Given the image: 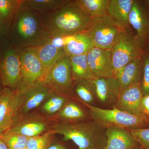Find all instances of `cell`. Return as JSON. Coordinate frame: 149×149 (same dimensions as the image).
Wrapping results in <instances>:
<instances>
[{
	"label": "cell",
	"instance_id": "obj_12",
	"mask_svg": "<svg viewBox=\"0 0 149 149\" xmlns=\"http://www.w3.org/2000/svg\"><path fill=\"white\" fill-rule=\"evenodd\" d=\"M87 58L89 66L95 77H113L111 50L94 47L87 54Z\"/></svg>",
	"mask_w": 149,
	"mask_h": 149
},
{
	"label": "cell",
	"instance_id": "obj_10",
	"mask_svg": "<svg viewBox=\"0 0 149 149\" xmlns=\"http://www.w3.org/2000/svg\"><path fill=\"white\" fill-rule=\"evenodd\" d=\"M19 55L22 73L19 88L24 89L42 81L46 69L37 55L28 48L22 49Z\"/></svg>",
	"mask_w": 149,
	"mask_h": 149
},
{
	"label": "cell",
	"instance_id": "obj_37",
	"mask_svg": "<svg viewBox=\"0 0 149 149\" xmlns=\"http://www.w3.org/2000/svg\"><path fill=\"white\" fill-rule=\"evenodd\" d=\"M145 1H146V3H147V4L149 7V0H145Z\"/></svg>",
	"mask_w": 149,
	"mask_h": 149
},
{
	"label": "cell",
	"instance_id": "obj_7",
	"mask_svg": "<svg viewBox=\"0 0 149 149\" xmlns=\"http://www.w3.org/2000/svg\"><path fill=\"white\" fill-rule=\"evenodd\" d=\"M121 29L107 14L92 18L86 32L92 38L94 47L111 49Z\"/></svg>",
	"mask_w": 149,
	"mask_h": 149
},
{
	"label": "cell",
	"instance_id": "obj_23",
	"mask_svg": "<svg viewBox=\"0 0 149 149\" xmlns=\"http://www.w3.org/2000/svg\"><path fill=\"white\" fill-rule=\"evenodd\" d=\"M91 80L73 81V91L74 95L84 103L95 106L94 104L97 100L95 88Z\"/></svg>",
	"mask_w": 149,
	"mask_h": 149
},
{
	"label": "cell",
	"instance_id": "obj_28",
	"mask_svg": "<svg viewBox=\"0 0 149 149\" xmlns=\"http://www.w3.org/2000/svg\"><path fill=\"white\" fill-rule=\"evenodd\" d=\"M55 134L51 129L39 136L28 138L26 148L28 149H47L54 143Z\"/></svg>",
	"mask_w": 149,
	"mask_h": 149
},
{
	"label": "cell",
	"instance_id": "obj_27",
	"mask_svg": "<svg viewBox=\"0 0 149 149\" xmlns=\"http://www.w3.org/2000/svg\"><path fill=\"white\" fill-rule=\"evenodd\" d=\"M70 0H27L24 2L32 10L43 15L65 5Z\"/></svg>",
	"mask_w": 149,
	"mask_h": 149
},
{
	"label": "cell",
	"instance_id": "obj_16",
	"mask_svg": "<svg viewBox=\"0 0 149 149\" xmlns=\"http://www.w3.org/2000/svg\"><path fill=\"white\" fill-rule=\"evenodd\" d=\"M142 57L130 62L115 73L113 77L117 80L120 92L130 86L142 82L143 73Z\"/></svg>",
	"mask_w": 149,
	"mask_h": 149
},
{
	"label": "cell",
	"instance_id": "obj_30",
	"mask_svg": "<svg viewBox=\"0 0 149 149\" xmlns=\"http://www.w3.org/2000/svg\"><path fill=\"white\" fill-rule=\"evenodd\" d=\"M9 149H19L26 148L28 138L26 136L6 131L1 136Z\"/></svg>",
	"mask_w": 149,
	"mask_h": 149
},
{
	"label": "cell",
	"instance_id": "obj_20",
	"mask_svg": "<svg viewBox=\"0 0 149 149\" xmlns=\"http://www.w3.org/2000/svg\"><path fill=\"white\" fill-rule=\"evenodd\" d=\"M94 47L92 38L86 31L68 35L64 46L65 54L68 57L85 54Z\"/></svg>",
	"mask_w": 149,
	"mask_h": 149
},
{
	"label": "cell",
	"instance_id": "obj_21",
	"mask_svg": "<svg viewBox=\"0 0 149 149\" xmlns=\"http://www.w3.org/2000/svg\"><path fill=\"white\" fill-rule=\"evenodd\" d=\"M28 48L37 55L46 70L58 59L65 55L64 49L58 47L50 38L42 45Z\"/></svg>",
	"mask_w": 149,
	"mask_h": 149
},
{
	"label": "cell",
	"instance_id": "obj_25",
	"mask_svg": "<svg viewBox=\"0 0 149 149\" xmlns=\"http://www.w3.org/2000/svg\"><path fill=\"white\" fill-rule=\"evenodd\" d=\"M57 118L63 122L83 121L86 118L85 111L74 102H68L57 114Z\"/></svg>",
	"mask_w": 149,
	"mask_h": 149
},
{
	"label": "cell",
	"instance_id": "obj_11",
	"mask_svg": "<svg viewBox=\"0 0 149 149\" xmlns=\"http://www.w3.org/2000/svg\"><path fill=\"white\" fill-rule=\"evenodd\" d=\"M0 73L3 85L6 88L16 90L21 87L22 73L19 54L13 49L6 52L0 64Z\"/></svg>",
	"mask_w": 149,
	"mask_h": 149
},
{
	"label": "cell",
	"instance_id": "obj_35",
	"mask_svg": "<svg viewBox=\"0 0 149 149\" xmlns=\"http://www.w3.org/2000/svg\"><path fill=\"white\" fill-rule=\"evenodd\" d=\"M0 149H9L5 142L1 138H0Z\"/></svg>",
	"mask_w": 149,
	"mask_h": 149
},
{
	"label": "cell",
	"instance_id": "obj_32",
	"mask_svg": "<svg viewBox=\"0 0 149 149\" xmlns=\"http://www.w3.org/2000/svg\"><path fill=\"white\" fill-rule=\"evenodd\" d=\"M143 73L141 82V90L143 96L149 95V52L145 53L142 57Z\"/></svg>",
	"mask_w": 149,
	"mask_h": 149
},
{
	"label": "cell",
	"instance_id": "obj_2",
	"mask_svg": "<svg viewBox=\"0 0 149 149\" xmlns=\"http://www.w3.org/2000/svg\"><path fill=\"white\" fill-rule=\"evenodd\" d=\"M52 130L63 136L64 141H72L78 149H103L105 145L106 129L95 120L62 122L55 124Z\"/></svg>",
	"mask_w": 149,
	"mask_h": 149
},
{
	"label": "cell",
	"instance_id": "obj_15",
	"mask_svg": "<svg viewBox=\"0 0 149 149\" xmlns=\"http://www.w3.org/2000/svg\"><path fill=\"white\" fill-rule=\"evenodd\" d=\"M91 80L97 101L104 104H115L121 92L114 77H96Z\"/></svg>",
	"mask_w": 149,
	"mask_h": 149
},
{
	"label": "cell",
	"instance_id": "obj_36",
	"mask_svg": "<svg viewBox=\"0 0 149 149\" xmlns=\"http://www.w3.org/2000/svg\"><path fill=\"white\" fill-rule=\"evenodd\" d=\"M144 149L143 148H142V147H141V146H140V145H139L138 146H137V147H136V148H135V149Z\"/></svg>",
	"mask_w": 149,
	"mask_h": 149
},
{
	"label": "cell",
	"instance_id": "obj_17",
	"mask_svg": "<svg viewBox=\"0 0 149 149\" xmlns=\"http://www.w3.org/2000/svg\"><path fill=\"white\" fill-rule=\"evenodd\" d=\"M103 149H134L139 145L126 128L109 127L106 128Z\"/></svg>",
	"mask_w": 149,
	"mask_h": 149
},
{
	"label": "cell",
	"instance_id": "obj_9",
	"mask_svg": "<svg viewBox=\"0 0 149 149\" xmlns=\"http://www.w3.org/2000/svg\"><path fill=\"white\" fill-rule=\"evenodd\" d=\"M129 22L144 53L149 52V7L145 0H134Z\"/></svg>",
	"mask_w": 149,
	"mask_h": 149
},
{
	"label": "cell",
	"instance_id": "obj_4",
	"mask_svg": "<svg viewBox=\"0 0 149 149\" xmlns=\"http://www.w3.org/2000/svg\"><path fill=\"white\" fill-rule=\"evenodd\" d=\"M85 104L90 109L94 120L105 129L111 126L128 129L149 127V119L146 116L134 115L115 107L105 109Z\"/></svg>",
	"mask_w": 149,
	"mask_h": 149
},
{
	"label": "cell",
	"instance_id": "obj_22",
	"mask_svg": "<svg viewBox=\"0 0 149 149\" xmlns=\"http://www.w3.org/2000/svg\"><path fill=\"white\" fill-rule=\"evenodd\" d=\"M69 58L73 81L91 80L96 77L88 65L87 54L72 56Z\"/></svg>",
	"mask_w": 149,
	"mask_h": 149
},
{
	"label": "cell",
	"instance_id": "obj_8",
	"mask_svg": "<svg viewBox=\"0 0 149 149\" xmlns=\"http://www.w3.org/2000/svg\"><path fill=\"white\" fill-rule=\"evenodd\" d=\"M22 90L6 88L0 94V136L11 128L17 119L22 102Z\"/></svg>",
	"mask_w": 149,
	"mask_h": 149
},
{
	"label": "cell",
	"instance_id": "obj_24",
	"mask_svg": "<svg viewBox=\"0 0 149 149\" xmlns=\"http://www.w3.org/2000/svg\"><path fill=\"white\" fill-rule=\"evenodd\" d=\"M75 2L91 18L107 14L109 0H75Z\"/></svg>",
	"mask_w": 149,
	"mask_h": 149
},
{
	"label": "cell",
	"instance_id": "obj_5",
	"mask_svg": "<svg viewBox=\"0 0 149 149\" xmlns=\"http://www.w3.org/2000/svg\"><path fill=\"white\" fill-rule=\"evenodd\" d=\"M111 50L114 74L130 62L142 57L145 53L130 27L120 29Z\"/></svg>",
	"mask_w": 149,
	"mask_h": 149
},
{
	"label": "cell",
	"instance_id": "obj_19",
	"mask_svg": "<svg viewBox=\"0 0 149 149\" xmlns=\"http://www.w3.org/2000/svg\"><path fill=\"white\" fill-rule=\"evenodd\" d=\"M134 0H109L107 15L120 29L130 27L129 14Z\"/></svg>",
	"mask_w": 149,
	"mask_h": 149
},
{
	"label": "cell",
	"instance_id": "obj_1",
	"mask_svg": "<svg viewBox=\"0 0 149 149\" xmlns=\"http://www.w3.org/2000/svg\"><path fill=\"white\" fill-rule=\"evenodd\" d=\"M42 16L51 36L72 35L85 32L92 20L75 1H70Z\"/></svg>",
	"mask_w": 149,
	"mask_h": 149
},
{
	"label": "cell",
	"instance_id": "obj_33",
	"mask_svg": "<svg viewBox=\"0 0 149 149\" xmlns=\"http://www.w3.org/2000/svg\"><path fill=\"white\" fill-rule=\"evenodd\" d=\"M141 107L143 114L147 116L149 119V95L143 97Z\"/></svg>",
	"mask_w": 149,
	"mask_h": 149
},
{
	"label": "cell",
	"instance_id": "obj_38",
	"mask_svg": "<svg viewBox=\"0 0 149 149\" xmlns=\"http://www.w3.org/2000/svg\"><path fill=\"white\" fill-rule=\"evenodd\" d=\"M27 149V148H21V149Z\"/></svg>",
	"mask_w": 149,
	"mask_h": 149
},
{
	"label": "cell",
	"instance_id": "obj_14",
	"mask_svg": "<svg viewBox=\"0 0 149 149\" xmlns=\"http://www.w3.org/2000/svg\"><path fill=\"white\" fill-rule=\"evenodd\" d=\"M21 89L22 90V102L19 111L25 114L45 102L52 91V89L43 81L35 83L24 89Z\"/></svg>",
	"mask_w": 149,
	"mask_h": 149
},
{
	"label": "cell",
	"instance_id": "obj_6",
	"mask_svg": "<svg viewBox=\"0 0 149 149\" xmlns=\"http://www.w3.org/2000/svg\"><path fill=\"white\" fill-rule=\"evenodd\" d=\"M52 90L70 97L74 95L73 80L68 57L63 56L46 70L43 78Z\"/></svg>",
	"mask_w": 149,
	"mask_h": 149
},
{
	"label": "cell",
	"instance_id": "obj_3",
	"mask_svg": "<svg viewBox=\"0 0 149 149\" xmlns=\"http://www.w3.org/2000/svg\"><path fill=\"white\" fill-rule=\"evenodd\" d=\"M15 31L22 49L42 45L51 37L43 16L23 1L16 18Z\"/></svg>",
	"mask_w": 149,
	"mask_h": 149
},
{
	"label": "cell",
	"instance_id": "obj_18",
	"mask_svg": "<svg viewBox=\"0 0 149 149\" xmlns=\"http://www.w3.org/2000/svg\"><path fill=\"white\" fill-rule=\"evenodd\" d=\"M47 126V123L44 118L37 116H27L17 119L7 131L29 138L43 134Z\"/></svg>",
	"mask_w": 149,
	"mask_h": 149
},
{
	"label": "cell",
	"instance_id": "obj_31",
	"mask_svg": "<svg viewBox=\"0 0 149 149\" xmlns=\"http://www.w3.org/2000/svg\"><path fill=\"white\" fill-rule=\"evenodd\" d=\"M128 130L141 147L145 149H149V127Z\"/></svg>",
	"mask_w": 149,
	"mask_h": 149
},
{
	"label": "cell",
	"instance_id": "obj_13",
	"mask_svg": "<svg viewBox=\"0 0 149 149\" xmlns=\"http://www.w3.org/2000/svg\"><path fill=\"white\" fill-rule=\"evenodd\" d=\"M141 84H136L123 90L115 104L114 107L134 115L146 116L141 110V102L143 96Z\"/></svg>",
	"mask_w": 149,
	"mask_h": 149
},
{
	"label": "cell",
	"instance_id": "obj_34",
	"mask_svg": "<svg viewBox=\"0 0 149 149\" xmlns=\"http://www.w3.org/2000/svg\"><path fill=\"white\" fill-rule=\"evenodd\" d=\"M47 149H68L65 146L60 143H53Z\"/></svg>",
	"mask_w": 149,
	"mask_h": 149
},
{
	"label": "cell",
	"instance_id": "obj_26",
	"mask_svg": "<svg viewBox=\"0 0 149 149\" xmlns=\"http://www.w3.org/2000/svg\"><path fill=\"white\" fill-rule=\"evenodd\" d=\"M68 96L52 90L42 106L41 109L48 115L57 113L68 101Z\"/></svg>",
	"mask_w": 149,
	"mask_h": 149
},
{
	"label": "cell",
	"instance_id": "obj_29",
	"mask_svg": "<svg viewBox=\"0 0 149 149\" xmlns=\"http://www.w3.org/2000/svg\"><path fill=\"white\" fill-rule=\"evenodd\" d=\"M23 1L0 0V19L4 20L16 17Z\"/></svg>",
	"mask_w": 149,
	"mask_h": 149
}]
</instances>
